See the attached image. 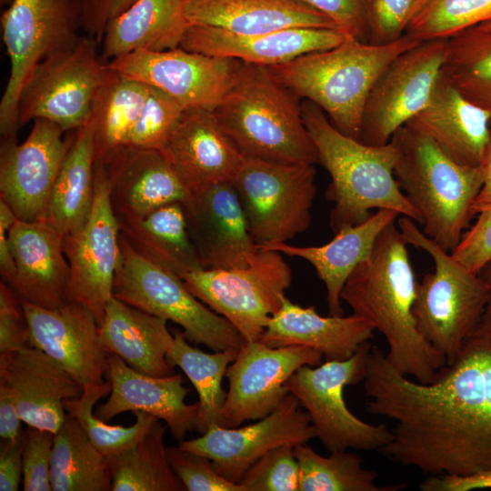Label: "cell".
I'll return each mask as SVG.
<instances>
[{"mask_svg": "<svg viewBox=\"0 0 491 491\" xmlns=\"http://www.w3.org/2000/svg\"><path fill=\"white\" fill-rule=\"evenodd\" d=\"M366 409L395 422L379 451L428 476L491 469V338L471 336L430 384L397 371L378 347L368 356Z\"/></svg>", "mask_w": 491, "mask_h": 491, "instance_id": "cell-1", "label": "cell"}, {"mask_svg": "<svg viewBox=\"0 0 491 491\" xmlns=\"http://www.w3.org/2000/svg\"><path fill=\"white\" fill-rule=\"evenodd\" d=\"M406 245L395 221L388 224L350 274L340 296L386 337V359L397 371L430 384L446 359L417 330L412 310L418 282Z\"/></svg>", "mask_w": 491, "mask_h": 491, "instance_id": "cell-2", "label": "cell"}, {"mask_svg": "<svg viewBox=\"0 0 491 491\" xmlns=\"http://www.w3.org/2000/svg\"><path fill=\"white\" fill-rule=\"evenodd\" d=\"M301 107L318 163L331 177L326 197L334 203L329 216L334 233L364 222L372 209L394 210L422 225L420 213L395 177L397 148L392 140L383 145L365 144L341 133L311 101L305 100Z\"/></svg>", "mask_w": 491, "mask_h": 491, "instance_id": "cell-3", "label": "cell"}, {"mask_svg": "<svg viewBox=\"0 0 491 491\" xmlns=\"http://www.w3.org/2000/svg\"><path fill=\"white\" fill-rule=\"evenodd\" d=\"M213 112L244 156L313 165L319 162L303 120L299 97L266 66L239 60L231 88Z\"/></svg>", "mask_w": 491, "mask_h": 491, "instance_id": "cell-4", "label": "cell"}, {"mask_svg": "<svg viewBox=\"0 0 491 491\" xmlns=\"http://www.w3.org/2000/svg\"><path fill=\"white\" fill-rule=\"evenodd\" d=\"M419 41L404 35L386 45L348 36L338 45L266 66L299 98L318 105L341 133L359 140L368 95L384 70Z\"/></svg>", "mask_w": 491, "mask_h": 491, "instance_id": "cell-5", "label": "cell"}, {"mask_svg": "<svg viewBox=\"0 0 491 491\" xmlns=\"http://www.w3.org/2000/svg\"><path fill=\"white\" fill-rule=\"evenodd\" d=\"M391 140L397 148L395 177L420 213L423 233L452 252L476 216L473 205L484 185V167L456 163L407 124Z\"/></svg>", "mask_w": 491, "mask_h": 491, "instance_id": "cell-6", "label": "cell"}, {"mask_svg": "<svg viewBox=\"0 0 491 491\" xmlns=\"http://www.w3.org/2000/svg\"><path fill=\"white\" fill-rule=\"evenodd\" d=\"M398 228L408 245L426 252L434 271L417 283L413 315L422 336L451 365L475 334L488 298L486 285L402 215Z\"/></svg>", "mask_w": 491, "mask_h": 491, "instance_id": "cell-7", "label": "cell"}, {"mask_svg": "<svg viewBox=\"0 0 491 491\" xmlns=\"http://www.w3.org/2000/svg\"><path fill=\"white\" fill-rule=\"evenodd\" d=\"M120 250L115 297L177 324L189 342L215 352L241 347L244 341L232 324L195 296L179 276L140 255L122 234Z\"/></svg>", "mask_w": 491, "mask_h": 491, "instance_id": "cell-8", "label": "cell"}, {"mask_svg": "<svg viewBox=\"0 0 491 491\" xmlns=\"http://www.w3.org/2000/svg\"><path fill=\"white\" fill-rule=\"evenodd\" d=\"M313 164L244 156L232 181L258 246L286 243L311 223Z\"/></svg>", "mask_w": 491, "mask_h": 491, "instance_id": "cell-9", "label": "cell"}, {"mask_svg": "<svg viewBox=\"0 0 491 491\" xmlns=\"http://www.w3.org/2000/svg\"><path fill=\"white\" fill-rule=\"evenodd\" d=\"M98 44L89 35L79 37L35 67L20 94L19 125L45 119L65 132L88 123L95 96L113 71L98 55Z\"/></svg>", "mask_w": 491, "mask_h": 491, "instance_id": "cell-10", "label": "cell"}, {"mask_svg": "<svg viewBox=\"0 0 491 491\" xmlns=\"http://www.w3.org/2000/svg\"><path fill=\"white\" fill-rule=\"evenodd\" d=\"M372 348L366 341L349 358L299 367L285 386L309 415L316 437L329 451L380 450L392 437L386 424L371 425L356 416L344 388L364 381Z\"/></svg>", "mask_w": 491, "mask_h": 491, "instance_id": "cell-11", "label": "cell"}, {"mask_svg": "<svg viewBox=\"0 0 491 491\" xmlns=\"http://www.w3.org/2000/svg\"><path fill=\"white\" fill-rule=\"evenodd\" d=\"M187 288L225 317L245 343L260 341L280 309L292 270L281 253L259 248L249 265L230 269H198L181 276Z\"/></svg>", "mask_w": 491, "mask_h": 491, "instance_id": "cell-12", "label": "cell"}, {"mask_svg": "<svg viewBox=\"0 0 491 491\" xmlns=\"http://www.w3.org/2000/svg\"><path fill=\"white\" fill-rule=\"evenodd\" d=\"M1 23L10 75L0 103V131L4 139H15L18 101L33 70L79 38V0H12Z\"/></svg>", "mask_w": 491, "mask_h": 491, "instance_id": "cell-13", "label": "cell"}, {"mask_svg": "<svg viewBox=\"0 0 491 491\" xmlns=\"http://www.w3.org/2000/svg\"><path fill=\"white\" fill-rule=\"evenodd\" d=\"M119 221L113 210L110 186L101 162L95 163L93 204L85 222L64 235L63 249L70 267L67 301L87 306L101 323L113 297L120 262Z\"/></svg>", "mask_w": 491, "mask_h": 491, "instance_id": "cell-14", "label": "cell"}, {"mask_svg": "<svg viewBox=\"0 0 491 491\" xmlns=\"http://www.w3.org/2000/svg\"><path fill=\"white\" fill-rule=\"evenodd\" d=\"M447 39L419 42L384 70L366 102L359 140L387 144L428 103L441 75Z\"/></svg>", "mask_w": 491, "mask_h": 491, "instance_id": "cell-15", "label": "cell"}, {"mask_svg": "<svg viewBox=\"0 0 491 491\" xmlns=\"http://www.w3.org/2000/svg\"><path fill=\"white\" fill-rule=\"evenodd\" d=\"M323 356L307 346L271 347L261 341L244 342L225 372L228 391L221 426L236 427L274 412L289 394L286 380L303 366H319Z\"/></svg>", "mask_w": 491, "mask_h": 491, "instance_id": "cell-16", "label": "cell"}, {"mask_svg": "<svg viewBox=\"0 0 491 491\" xmlns=\"http://www.w3.org/2000/svg\"><path fill=\"white\" fill-rule=\"evenodd\" d=\"M239 60L209 56L182 47L137 50L108 62L118 74L155 87L185 109L214 111L231 88Z\"/></svg>", "mask_w": 491, "mask_h": 491, "instance_id": "cell-17", "label": "cell"}, {"mask_svg": "<svg viewBox=\"0 0 491 491\" xmlns=\"http://www.w3.org/2000/svg\"><path fill=\"white\" fill-rule=\"evenodd\" d=\"M316 431L298 399L289 393L268 416L243 427L212 425L199 437L184 440L178 446L211 459L215 469L237 483L259 458L281 446L308 443Z\"/></svg>", "mask_w": 491, "mask_h": 491, "instance_id": "cell-18", "label": "cell"}, {"mask_svg": "<svg viewBox=\"0 0 491 491\" xmlns=\"http://www.w3.org/2000/svg\"><path fill=\"white\" fill-rule=\"evenodd\" d=\"M56 124L35 119L26 139H3L0 197L17 219L45 220L50 195L75 133L63 138Z\"/></svg>", "mask_w": 491, "mask_h": 491, "instance_id": "cell-19", "label": "cell"}, {"mask_svg": "<svg viewBox=\"0 0 491 491\" xmlns=\"http://www.w3.org/2000/svg\"><path fill=\"white\" fill-rule=\"evenodd\" d=\"M20 303L32 346L50 356L83 388L105 382L109 354L101 343L99 324L87 306L73 301L55 308Z\"/></svg>", "mask_w": 491, "mask_h": 491, "instance_id": "cell-20", "label": "cell"}, {"mask_svg": "<svg viewBox=\"0 0 491 491\" xmlns=\"http://www.w3.org/2000/svg\"><path fill=\"white\" fill-rule=\"evenodd\" d=\"M183 206L203 269H230L251 263L259 248L232 183L191 192Z\"/></svg>", "mask_w": 491, "mask_h": 491, "instance_id": "cell-21", "label": "cell"}, {"mask_svg": "<svg viewBox=\"0 0 491 491\" xmlns=\"http://www.w3.org/2000/svg\"><path fill=\"white\" fill-rule=\"evenodd\" d=\"M0 385L14 398L23 422L54 434L66 416L65 400L83 393L72 376L32 346L0 355Z\"/></svg>", "mask_w": 491, "mask_h": 491, "instance_id": "cell-22", "label": "cell"}, {"mask_svg": "<svg viewBox=\"0 0 491 491\" xmlns=\"http://www.w3.org/2000/svg\"><path fill=\"white\" fill-rule=\"evenodd\" d=\"M64 234L45 220L16 219L8 231L15 270L4 281L20 300L55 308L67 301L70 267Z\"/></svg>", "mask_w": 491, "mask_h": 491, "instance_id": "cell-23", "label": "cell"}, {"mask_svg": "<svg viewBox=\"0 0 491 491\" xmlns=\"http://www.w3.org/2000/svg\"><path fill=\"white\" fill-rule=\"evenodd\" d=\"M106 376L111 391L107 401L95 411L100 419L108 422L126 411H145L164 420L178 443L184 441L187 432H198L199 404L185 403L189 389L183 385L182 375L152 376L109 354Z\"/></svg>", "mask_w": 491, "mask_h": 491, "instance_id": "cell-24", "label": "cell"}, {"mask_svg": "<svg viewBox=\"0 0 491 491\" xmlns=\"http://www.w3.org/2000/svg\"><path fill=\"white\" fill-rule=\"evenodd\" d=\"M95 160L106 173L119 225L170 203L183 204L190 195L159 150L125 146Z\"/></svg>", "mask_w": 491, "mask_h": 491, "instance_id": "cell-25", "label": "cell"}, {"mask_svg": "<svg viewBox=\"0 0 491 491\" xmlns=\"http://www.w3.org/2000/svg\"><path fill=\"white\" fill-rule=\"evenodd\" d=\"M161 152L189 193L232 183L243 159L214 112L202 108L183 111Z\"/></svg>", "mask_w": 491, "mask_h": 491, "instance_id": "cell-26", "label": "cell"}, {"mask_svg": "<svg viewBox=\"0 0 491 491\" xmlns=\"http://www.w3.org/2000/svg\"><path fill=\"white\" fill-rule=\"evenodd\" d=\"M348 36L338 28L327 27H292L239 35L212 26L190 25L180 47L209 56L273 66L308 53L333 48Z\"/></svg>", "mask_w": 491, "mask_h": 491, "instance_id": "cell-27", "label": "cell"}, {"mask_svg": "<svg viewBox=\"0 0 491 491\" xmlns=\"http://www.w3.org/2000/svg\"><path fill=\"white\" fill-rule=\"evenodd\" d=\"M456 163L483 166L491 115L466 98L441 74L426 105L407 123Z\"/></svg>", "mask_w": 491, "mask_h": 491, "instance_id": "cell-28", "label": "cell"}, {"mask_svg": "<svg viewBox=\"0 0 491 491\" xmlns=\"http://www.w3.org/2000/svg\"><path fill=\"white\" fill-rule=\"evenodd\" d=\"M374 330L370 322L354 313L323 316L315 306L303 307L285 296L260 341L271 347L307 346L320 351L326 361H341L371 339Z\"/></svg>", "mask_w": 491, "mask_h": 491, "instance_id": "cell-29", "label": "cell"}, {"mask_svg": "<svg viewBox=\"0 0 491 491\" xmlns=\"http://www.w3.org/2000/svg\"><path fill=\"white\" fill-rule=\"evenodd\" d=\"M189 25L252 35L292 27L337 28L304 0H185Z\"/></svg>", "mask_w": 491, "mask_h": 491, "instance_id": "cell-30", "label": "cell"}, {"mask_svg": "<svg viewBox=\"0 0 491 491\" xmlns=\"http://www.w3.org/2000/svg\"><path fill=\"white\" fill-rule=\"evenodd\" d=\"M400 215L390 209H378L364 222L344 227L328 243L317 246H296L277 243L258 248L275 250L310 263L326 289L330 316L344 315L341 292L350 274L370 254L378 235Z\"/></svg>", "mask_w": 491, "mask_h": 491, "instance_id": "cell-31", "label": "cell"}, {"mask_svg": "<svg viewBox=\"0 0 491 491\" xmlns=\"http://www.w3.org/2000/svg\"><path fill=\"white\" fill-rule=\"evenodd\" d=\"M99 336L108 354L119 356L133 369L156 377L174 375L166 360L174 340L167 320L113 296L99 324Z\"/></svg>", "mask_w": 491, "mask_h": 491, "instance_id": "cell-32", "label": "cell"}, {"mask_svg": "<svg viewBox=\"0 0 491 491\" xmlns=\"http://www.w3.org/2000/svg\"><path fill=\"white\" fill-rule=\"evenodd\" d=\"M189 26L185 0H135L108 24L102 56L111 61L137 50L180 47Z\"/></svg>", "mask_w": 491, "mask_h": 491, "instance_id": "cell-33", "label": "cell"}, {"mask_svg": "<svg viewBox=\"0 0 491 491\" xmlns=\"http://www.w3.org/2000/svg\"><path fill=\"white\" fill-rule=\"evenodd\" d=\"M95 146L94 125L75 131L74 139L55 179L45 220L64 235L86 219L95 191Z\"/></svg>", "mask_w": 491, "mask_h": 491, "instance_id": "cell-34", "label": "cell"}, {"mask_svg": "<svg viewBox=\"0 0 491 491\" xmlns=\"http://www.w3.org/2000/svg\"><path fill=\"white\" fill-rule=\"evenodd\" d=\"M120 228L140 255L180 277L203 269L180 202L160 206L141 219L120 224Z\"/></svg>", "mask_w": 491, "mask_h": 491, "instance_id": "cell-35", "label": "cell"}, {"mask_svg": "<svg viewBox=\"0 0 491 491\" xmlns=\"http://www.w3.org/2000/svg\"><path fill=\"white\" fill-rule=\"evenodd\" d=\"M53 491H110L113 476L108 456L90 441L69 414L54 436L51 454Z\"/></svg>", "mask_w": 491, "mask_h": 491, "instance_id": "cell-36", "label": "cell"}, {"mask_svg": "<svg viewBox=\"0 0 491 491\" xmlns=\"http://www.w3.org/2000/svg\"><path fill=\"white\" fill-rule=\"evenodd\" d=\"M147 93V85L112 71L92 105L90 120L94 125L95 159L127 145Z\"/></svg>", "mask_w": 491, "mask_h": 491, "instance_id": "cell-37", "label": "cell"}, {"mask_svg": "<svg viewBox=\"0 0 491 491\" xmlns=\"http://www.w3.org/2000/svg\"><path fill=\"white\" fill-rule=\"evenodd\" d=\"M163 426L156 418L133 446L108 456L112 491H185L167 458Z\"/></svg>", "mask_w": 491, "mask_h": 491, "instance_id": "cell-38", "label": "cell"}, {"mask_svg": "<svg viewBox=\"0 0 491 491\" xmlns=\"http://www.w3.org/2000/svg\"><path fill=\"white\" fill-rule=\"evenodd\" d=\"M238 350L205 353L192 346L182 332L174 334L166 360L185 374L198 395L200 434L206 432L212 425L221 426V413L226 397L222 380Z\"/></svg>", "mask_w": 491, "mask_h": 491, "instance_id": "cell-39", "label": "cell"}, {"mask_svg": "<svg viewBox=\"0 0 491 491\" xmlns=\"http://www.w3.org/2000/svg\"><path fill=\"white\" fill-rule=\"evenodd\" d=\"M442 75L466 98L491 115V24L472 26L447 39Z\"/></svg>", "mask_w": 491, "mask_h": 491, "instance_id": "cell-40", "label": "cell"}, {"mask_svg": "<svg viewBox=\"0 0 491 491\" xmlns=\"http://www.w3.org/2000/svg\"><path fill=\"white\" fill-rule=\"evenodd\" d=\"M299 465V491H398L406 484L377 486V473L365 469L363 459L353 452L334 451L328 456L306 444L294 447Z\"/></svg>", "mask_w": 491, "mask_h": 491, "instance_id": "cell-41", "label": "cell"}, {"mask_svg": "<svg viewBox=\"0 0 491 491\" xmlns=\"http://www.w3.org/2000/svg\"><path fill=\"white\" fill-rule=\"evenodd\" d=\"M111 384L86 386L78 397L66 399L64 406L84 429L94 446L106 456L115 455L133 446L150 428L156 419L145 411H135V422L130 426H111L97 417L94 406L102 397L109 395Z\"/></svg>", "mask_w": 491, "mask_h": 491, "instance_id": "cell-42", "label": "cell"}, {"mask_svg": "<svg viewBox=\"0 0 491 491\" xmlns=\"http://www.w3.org/2000/svg\"><path fill=\"white\" fill-rule=\"evenodd\" d=\"M491 21V0H418L405 35L419 42L448 39Z\"/></svg>", "mask_w": 491, "mask_h": 491, "instance_id": "cell-43", "label": "cell"}, {"mask_svg": "<svg viewBox=\"0 0 491 491\" xmlns=\"http://www.w3.org/2000/svg\"><path fill=\"white\" fill-rule=\"evenodd\" d=\"M184 110L169 95L148 85L126 146L162 151Z\"/></svg>", "mask_w": 491, "mask_h": 491, "instance_id": "cell-44", "label": "cell"}, {"mask_svg": "<svg viewBox=\"0 0 491 491\" xmlns=\"http://www.w3.org/2000/svg\"><path fill=\"white\" fill-rule=\"evenodd\" d=\"M299 476L294 447L281 446L253 464L239 484L246 491H299Z\"/></svg>", "mask_w": 491, "mask_h": 491, "instance_id": "cell-45", "label": "cell"}, {"mask_svg": "<svg viewBox=\"0 0 491 491\" xmlns=\"http://www.w3.org/2000/svg\"><path fill=\"white\" fill-rule=\"evenodd\" d=\"M169 465L187 491H246L241 484L221 476L208 457L180 448L167 447Z\"/></svg>", "mask_w": 491, "mask_h": 491, "instance_id": "cell-46", "label": "cell"}, {"mask_svg": "<svg viewBox=\"0 0 491 491\" xmlns=\"http://www.w3.org/2000/svg\"><path fill=\"white\" fill-rule=\"evenodd\" d=\"M418 0H369L368 43L386 45L401 38L415 13Z\"/></svg>", "mask_w": 491, "mask_h": 491, "instance_id": "cell-47", "label": "cell"}, {"mask_svg": "<svg viewBox=\"0 0 491 491\" xmlns=\"http://www.w3.org/2000/svg\"><path fill=\"white\" fill-rule=\"evenodd\" d=\"M55 434L28 426L23 447V489L51 491V454Z\"/></svg>", "mask_w": 491, "mask_h": 491, "instance_id": "cell-48", "label": "cell"}, {"mask_svg": "<svg viewBox=\"0 0 491 491\" xmlns=\"http://www.w3.org/2000/svg\"><path fill=\"white\" fill-rule=\"evenodd\" d=\"M474 225L464 233L451 255L465 267L478 273L491 260V204L476 215Z\"/></svg>", "mask_w": 491, "mask_h": 491, "instance_id": "cell-49", "label": "cell"}, {"mask_svg": "<svg viewBox=\"0 0 491 491\" xmlns=\"http://www.w3.org/2000/svg\"><path fill=\"white\" fill-rule=\"evenodd\" d=\"M31 346L26 317L20 300L2 280L0 283V355Z\"/></svg>", "mask_w": 491, "mask_h": 491, "instance_id": "cell-50", "label": "cell"}, {"mask_svg": "<svg viewBox=\"0 0 491 491\" xmlns=\"http://www.w3.org/2000/svg\"><path fill=\"white\" fill-rule=\"evenodd\" d=\"M325 15L346 35L368 43L369 0H304Z\"/></svg>", "mask_w": 491, "mask_h": 491, "instance_id": "cell-51", "label": "cell"}, {"mask_svg": "<svg viewBox=\"0 0 491 491\" xmlns=\"http://www.w3.org/2000/svg\"><path fill=\"white\" fill-rule=\"evenodd\" d=\"M135 0H79L81 26L101 44L108 24Z\"/></svg>", "mask_w": 491, "mask_h": 491, "instance_id": "cell-52", "label": "cell"}, {"mask_svg": "<svg viewBox=\"0 0 491 491\" xmlns=\"http://www.w3.org/2000/svg\"><path fill=\"white\" fill-rule=\"evenodd\" d=\"M25 430L15 439L4 440L0 450V490L16 491L23 478Z\"/></svg>", "mask_w": 491, "mask_h": 491, "instance_id": "cell-53", "label": "cell"}, {"mask_svg": "<svg viewBox=\"0 0 491 491\" xmlns=\"http://www.w3.org/2000/svg\"><path fill=\"white\" fill-rule=\"evenodd\" d=\"M422 491H469L491 488V469L469 476H428L419 484Z\"/></svg>", "mask_w": 491, "mask_h": 491, "instance_id": "cell-54", "label": "cell"}, {"mask_svg": "<svg viewBox=\"0 0 491 491\" xmlns=\"http://www.w3.org/2000/svg\"><path fill=\"white\" fill-rule=\"evenodd\" d=\"M16 219L17 217L8 205L0 199V272L4 281L10 279L15 270L9 246L8 231Z\"/></svg>", "mask_w": 491, "mask_h": 491, "instance_id": "cell-55", "label": "cell"}, {"mask_svg": "<svg viewBox=\"0 0 491 491\" xmlns=\"http://www.w3.org/2000/svg\"><path fill=\"white\" fill-rule=\"evenodd\" d=\"M22 419L14 398L5 386L0 385V436L4 440L17 438L22 433Z\"/></svg>", "mask_w": 491, "mask_h": 491, "instance_id": "cell-56", "label": "cell"}, {"mask_svg": "<svg viewBox=\"0 0 491 491\" xmlns=\"http://www.w3.org/2000/svg\"><path fill=\"white\" fill-rule=\"evenodd\" d=\"M486 285L488 298L479 325L472 336L491 338V260L477 273Z\"/></svg>", "mask_w": 491, "mask_h": 491, "instance_id": "cell-57", "label": "cell"}, {"mask_svg": "<svg viewBox=\"0 0 491 491\" xmlns=\"http://www.w3.org/2000/svg\"><path fill=\"white\" fill-rule=\"evenodd\" d=\"M483 167L485 171V181L473 205L475 215L483 207L491 204V134Z\"/></svg>", "mask_w": 491, "mask_h": 491, "instance_id": "cell-58", "label": "cell"}, {"mask_svg": "<svg viewBox=\"0 0 491 491\" xmlns=\"http://www.w3.org/2000/svg\"><path fill=\"white\" fill-rule=\"evenodd\" d=\"M488 23H490V24H491V21H490V22H488Z\"/></svg>", "mask_w": 491, "mask_h": 491, "instance_id": "cell-59", "label": "cell"}]
</instances>
